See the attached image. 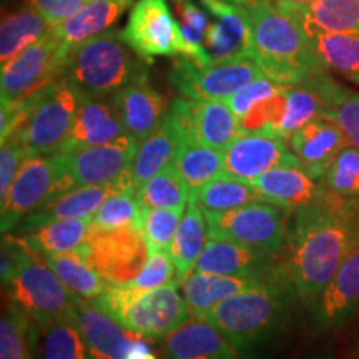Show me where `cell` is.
I'll list each match as a JSON object with an SVG mask.
<instances>
[{"mask_svg": "<svg viewBox=\"0 0 359 359\" xmlns=\"http://www.w3.org/2000/svg\"><path fill=\"white\" fill-rule=\"evenodd\" d=\"M359 243V200L326 195L294 212L286 243L285 271L309 308Z\"/></svg>", "mask_w": 359, "mask_h": 359, "instance_id": "1", "label": "cell"}, {"mask_svg": "<svg viewBox=\"0 0 359 359\" xmlns=\"http://www.w3.org/2000/svg\"><path fill=\"white\" fill-rule=\"evenodd\" d=\"M294 296L283 264L263 285L215 304L200 320L218 327L241 359H258L285 333Z\"/></svg>", "mask_w": 359, "mask_h": 359, "instance_id": "2", "label": "cell"}, {"mask_svg": "<svg viewBox=\"0 0 359 359\" xmlns=\"http://www.w3.org/2000/svg\"><path fill=\"white\" fill-rule=\"evenodd\" d=\"M246 7L253 20V60L264 77L294 87L326 70L314 55L306 30L290 12L269 0Z\"/></svg>", "mask_w": 359, "mask_h": 359, "instance_id": "3", "label": "cell"}, {"mask_svg": "<svg viewBox=\"0 0 359 359\" xmlns=\"http://www.w3.org/2000/svg\"><path fill=\"white\" fill-rule=\"evenodd\" d=\"M148 65L125 42L122 30L110 29L70 50L60 79L85 97L110 98L127 85L147 79Z\"/></svg>", "mask_w": 359, "mask_h": 359, "instance_id": "4", "label": "cell"}, {"mask_svg": "<svg viewBox=\"0 0 359 359\" xmlns=\"http://www.w3.org/2000/svg\"><path fill=\"white\" fill-rule=\"evenodd\" d=\"M92 303L125 330L145 339L167 338L191 316L185 296L178 293L177 281L145 291L127 283H110Z\"/></svg>", "mask_w": 359, "mask_h": 359, "instance_id": "5", "label": "cell"}, {"mask_svg": "<svg viewBox=\"0 0 359 359\" xmlns=\"http://www.w3.org/2000/svg\"><path fill=\"white\" fill-rule=\"evenodd\" d=\"M6 288L11 303L39 327L57 320L77 318V294L67 288L42 255L30 250L22 236L15 273Z\"/></svg>", "mask_w": 359, "mask_h": 359, "instance_id": "6", "label": "cell"}, {"mask_svg": "<svg viewBox=\"0 0 359 359\" xmlns=\"http://www.w3.org/2000/svg\"><path fill=\"white\" fill-rule=\"evenodd\" d=\"M85 95L64 79L40 90L35 109L19 130L30 155H57L69 138Z\"/></svg>", "mask_w": 359, "mask_h": 359, "instance_id": "7", "label": "cell"}, {"mask_svg": "<svg viewBox=\"0 0 359 359\" xmlns=\"http://www.w3.org/2000/svg\"><path fill=\"white\" fill-rule=\"evenodd\" d=\"M74 188L77 187L62 167L60 156L30 155L17 173L7 200L0 205L2 235L12 233L34 210Z\"/></svg>", "mask_w": 359, "mask_h": 359, "instance_id": "8", "label": "cell"}, {"mask_svg": "<svg viewBox=\"0 0 359 359\" xmlns=\"http://www.w3.org/2000/svg\"><path fill=\"white\" fill-rule=\"evenodd\" d=\"M285 213L280 206L259 200L228 212H205V217L210 238L280 255L290 233Z\"/></svg>", "mask_w": 359, "mask_h": 359, "instance_id": "9", "label": "cell"}, {"mask_svg": "<svg viewBox=\"0 0 359 359\" xmlns=\"http://www.w3.org/2000/svg\"><path fill=\"white\" fill-rule=\"evenodd\" d=\"M264 77L253 58L200 65L185 55H178L170 69V85L187 98L195 100H226Z\"/></svg>", "mask_w": 359, "mask_h": 359, "instance_id": "10", "label": "cell"}, {"mask_svg": "<svg viewBox=\"0 0 359 359\" xmlns=\"http://www.w3.org/2000/svg\"><path fill=\"white\" fill-rule=\"evenodd\" d=\"M90 266L110 283H128L137 278L150 258V248L137 226L93 230L77 250Z\"/></svg>", "mask_w": 359, "mask_h": 359, "instance_id": "11", "label": "cell"}, {"mask_svg": "<svg viewBox=\"0 0 359 359\" xmlns=\"http://www.w3.org/2000/svg\"><path fill=\"white\" fill-rule=\"evenodd\" d=\"M67 55L69 52L55 30H52L40 42L30 45L15 58L2 65L0 72L2 100H22L40 92L53 80L60 79Z\"/></svg>", "mask_w": 359, "mask_h": 359, "instance_id": "12", "label": "cell"}, {"mask_svg": "<svg viewBox=\"0 0 359 359\" xmlns=\"http://www.w3.org/2000/svg\"><path fill=\"white\" fill-rule=\"evenodd\" d=\"M122 37L147 64L158 57H178L185 52L182 29L167 0H137Z\"/></svg>", "mask_w": 359, "mask_h": 359, "instance_id": "13", "label": "cell"}, {"mask_svg": "<svg viewBox=\"0 0 359 359\" xmlns=\"http://www.w3.org/2000/svg\"><path fill=\"white\" fill-rule=\"evenodd\" d=\"M168 120L183 143L224 150L240 135V120L224 100L175 98Z\"/></svg>", "mask_w": 359, "mask_h": 359, "instance_id": "14", "label": "cell"}, {"mask_svg": "<svg viewBox=\"0 0 359 359\" xmlns=\"http://www.w3.org/2000/svg\"><path fill=\"white\" fill-rule=\"evenodd\" d=\"M294 163L299 160L290 150L286 138L269 133H240L224 148L222 177L251 183L269 170Z\"/></svg>", "mask_w": 359, "mask_h": 359, "instance_id": "15", "label": "cell"}, {"mask_svg": "<svg viewBox=\"0 0 359 359\" xmlns=\"http://www.w3.org/2000/svg\"><path fill=\"white\" fill-rule=\"evenodd\" d=\"M130 190H135V183L132 175H130V170L118 180L111 183H105V185L77 187L72 191H67L64 195L47 201L40 208L27 215L12 233L22 236L34 230H39L43 224L58 222V219L92 218L103 201L109 200L110 196Z\"/></svg>", "mask_w": 359, "mask_h": 359, "instance_id": "16", "label": "cell"}, {"mask_svg": "<svg viewBox=\"0 0 359 359\" xmlns=\"http://www.w3.org/2000/svg\"><path fill=\"white\" fill-rule=\"evenodd\" d=\"M137 148L138 140L127 133L105 145L57 155L75 187L105 185L128 172Z\"/></svg>", "mask_w": 359, "mask_h": 359, "instance_id": "17", "label": "cell"}, {"mask_svg": "<svg viewBox=\"0 0 359 359\" xmlns=\"http://www.w3.org/2000/svg\"><path fill=\"white\" fill-rule=\"evenodd\" d=\"M313 323L321 331L339 330L359 309V243L349 251L333 280L311 306Z\"/></svg>", "mask_w": 359, "mask_h": 359, "instance_id": "18", "label": "cell"}, {"mask_svg": "<svg viewBox=\"0 0 359 359\" xmlns=\"http://www.w3.org/2000/svg\"><path fill=\"white\" fill-rule=\"evenodd\" d=\"M349 143L346 133L330 115L318 116L290 135L288 147L302 167L323 182L327 168Z\"/></svg>", "mask_w": 359, "mask_h": 359, "instance_id": "19", "label": "cell"}, {"mask_svg": "<svg viewBox=\"0 0 359 359\" xmlns=\"http://www.w3.org/2000/svg\"><path fill=\"white\" fill-rule=\"evenodd\" d=\"M278 255L251 248L235 241L212 238L205 246L196 273L223 276H268L283 263L276 262Z\"/></svg>", "mask_w": 359, "mask_h": 359, "instance_id": "20", "label": "cell"}, {"mask_svg": "<svg viewBox=\"0 0 359 359\" xmlns=\"http://www.w3.org/2000/svg\"><path fill=\"white\" fill-rule=\"evenodd\" d=\"M251 183L263 201L280 206L285 212H296L326 195L323 182L313 178L299 163L281 165Z\"/></svg>", "mask_w": 359, "mask_h": 359, "instance_id": "21", "label": "cell"}, {"mask_svg": "<svg viewBox=\"0 0 359 359\" xmlns=\"http://www.w3.org/2000/svg\"><path fill=\"white\" fill-rule=\"evenodd\" d=\"M111 102L127 132L137 138L138 143L167 120L170 110L165 97L148 83V77L116 92Z\"/></svg>", "mask_w": 359, "mask_h": 359, "instance_id": "22", "label": "cell"}, {"mask_svg": "<svg viewBox=\"0 0 359 359\" xmlns=\"http://www.w3.org/2000/svg\"><path fill=\"white\" fill-rule=\"evenodd\" d=\"M77 326L90 359H125L130 344L142 338L98 309L92 302L77 296Z\"/></svg>", "mask_w": 359, "mask_h": 359, "instance_id": "23", "label": "cell"}, {"mask_svg": "<svg viewBox=\"0 0 359 359\" xmlns=\"http://www.w3.org/2000/svg\"><path fill=\"white\" fill-rule=\"evenodd\" d=\"M127 133L122 118L116 114L111 97H85L74 128L58 154H72L83 148L105 145Z\"/></svg>", "mask_w": 359, "mask_h": 359, "instance_id": "24", "label": "cell"}, {"mask_svg": "<svg viewBox=\"0 0 359 359\" xmlns=\"http://www.w3.org/2000/svg\"><path fill=\"white\" fill-rule=\"evenodd\" d=\"M165 359H241L235 346L208 321H187L165 339Z\"/></svg>", "mask_w": 359, "mask_h": 359, "instance_id": "25", "label": "cell"}, {"mask_svg": "<svg viewBox=\"0 0 359 359\" xmlns=\"http://www.w3.org/2000/svg\"><path fill=\"white\" fill-rule=\"evenodd\" d=\"M283 264L275 273L280 271ZM275 273L268 276H223V275H206V273H193L187 278L183 285V296H185L190 313L195 318H203L215 304L224 302L230 296L243 293L246 290L257 288L268 281Z\"/></svg>", "mask_w": 359, "mask_h": 359, "instance_id": "26", "label": "cell"}, {"mask_svg": "<svg viewBox=\"0 0 359 359\" xmlns=\"http://www.w3.org/2000/svg\"><path fill=\"white\" fill-rule=\"evenodd\" d=\"M128 7L123 0H88L74 17L53 30L70 53L87 40L110 30Z\"/></svg>", "mask_w": 359, "mask_h": 359, "instance_id": "27", "label": "cell"}, {"mask_svg": "<svg viewBox=\"0 0 359 359\" xmlns=\"http://www.w3.org/2000/svg\"><path fill=\"white\" fill-rule=\"evenodd\" d=\"M208 233L205 212L198 203L190 198L187 205V212L182 217L178 230L170 246V257H172L175 266H177V283L182 285L183 281L195 271L201 255H203Z\"/></svg>", "mask_w": 359, "mask_h": 359, "instance_id": "28", "label": "cell"}, {"mask_svg": "<svg viewBox=\"0 0 359 359\" xmlns=\"http://www.w3.org/2000/svg\"><path fill=\"white\" fill-rule=\"evenodd\" d=\"M303 29L359 35V0H316L304 7H281Z\"/></svg>", "mask_w": 359, "mask_h": 359, "instance_id": "29", "label": "cell"}, {"mask_svg": "<svg viewBox=\"0 0 359 359\" xmlns=\"http://www.w3.org/2000/svg\"><path fill=\"white\" fill-rule=\"evenodd\" d=\"M182 143V138L175 132L167 116V120L154 133L138 143L137 154L130 165V175L133 178L135 188L173 165Z\"/></svg>", "mask_w": 359, "mask_h": 359, "instance_id": "30", "label": "cell"}, {"mask_svg": "<svg viewBox=\"0 0 359 359\" xmlns=\"http://www.w3.org/2000/svg\"><path fill=\"white\" fill-rule=\"evenodd\" d=\"M53 30V25L34 7L25 6L8 13L0 25V62L7 64L30 45L37 43Z\"/></svg>", "mask_w": 359, "mask_h": 359, "instance_id": "31", "label": "cell"}, {"mask_svg": "<svg viewBox=\"0 0 359 359\" xmlns=\"http://www.w3.org/2000/svg\"><path fill=\"white\" fill-rule=\"evenodd\" d=\"M314 55L326 70L359 85V35L308 30Z\"/></svg>", "mask_w": 359, "mask_h": 359, "instance_id": "32", "label": "cell"}, {"mask_svg": "<svg viewBox=\"0 0 359 359\" xmlns=\"http://www.w3.org/2000/svg\"><path fill=\"white\" fill-rule=\"evenodd\" d=\"M45 262L57 273L62 283L72 293L79 298L93 302L103 291L109 288L110 281L103 278L97 269L90 266V263L80 251H67V253L48 255L43 257Z\"/></svg>", "mask_w": 359, "mask_h": 359, "instance_id": "33", "label": "cell"}, {"mask_svg": "<svg viewBox=\"0 0 359 359\" xmlns=\"http://www.w3.org/2000/svg\"><path fill=\"white\" fill-rule=\"evenodd\" d=\"M90 231H92V218L58 219L43 224L39 230L22 235V238L35 253L48 257V255L79 250L88 238Z\"/></svg>", "mask_w": 359, "mask_h": 359, "instance_id": "34", "label": "cell"}, {"mask_svg": "<svg viewBox=\"0 0 359 359\" xmlns=\"http://www.w3.org/2000/svg\"><path fill=\"white\" fill-rule=\"evenodd\" d=\"M224 150L201 143H182L173 167L182 175L190 191H195L212 180L222 177Z\"/></svg>", "mask_w": 359, "mask_h": 359, "instance_id": "35", "label": "cell"}, {"mask_svg": "<svg viewBox=\"0 0 359 359\" xmlns=\"http://www.w3.org/2000/svg\"><path fill=\"white\" fill-rule=\"evenodd\" d=\"M190 198L195 203H198L203 212H228V210H235L243 205L253 203V201H259L262 196L253 187V183L218 177L198 190L191 191Z\"/></svg>", "mask_w": 359, "mask_h": 359, "instance_id": "36", "label": "cell"}, {"mask_svg": "<svg viewBox=\"0 0 359 359\" xmlns=\"http://www.w3.org/2000/svg\"><path fill=\"white\" fill-rule=\"evenodd\" d=\"M39 326L11 303L0 320V359H34Z\"/></svg>", "mask_w": 359, "mask_h": 359, "instance_id": "37", "label": "cell"}, {"mask_svg": "<svg viewBox=\"0 0 359 359\" xmlns=\"http://www.w3.org/2000/svg\"><path fill=\"white\" fill-rule=\"evenodd\" d=\"M135 193L145 208L183 210L191 196L190 188L173 165L135 188Z\"/></svg>", "mask_w": 359, "mask_h": 359, "instance_id": "38", "label": "cell"}, {"mask_svg": "<svg viewBox=\"0 0 359 359\" xmlns=\"http://www.w3.org/2000/svg\"><path fill=\"white\" fill-rule=\"evenodd\" d=\"M75 320H57L39 327L40 359H90Z\"/></svg>", "mask_w": 359, "mask_h": 359, "instance_id": "39", "label": "cell"}, {"mask_svg": "<svg viewBox=\"0 0 359 359\" xmlns=\"http://www.w3.org/2000/svg\"><path fill=\"white\" fill-rule=\"evenodd\" d=\"M145 206L138 200L135 190L118 193L102 203L92 217L93 230H116V228H142Z\"/></svg>", "mask_w": 359, "mask_h": 359, "instance_id": "40", "label": "cell"}, {"mask_svg": "<svg viewBox=\"0 0 359 359\" xmlns=\"http://www.w3.org/2000/svg\"><path fill=\"white\" fill-rule=\"evenodd\" d=\"M331 195L346 200H359V148L348 143L336 156L323 178Z\"/></svg>", "mask_w": 359, "mask_h": 359, "instance_id": "41", "label": "cell"}, {"mask_svg": "<svg viewBox=\"0 0 359 359\" xmlns=\"http://www.w3.org/2000/svg\"><path fill=\"white\" fill-rule=\"evenodd\" d=\"M288 88L281 90L276 95L259 102L253 109L240 118V133H269L281 137V122L286 110V93Z\"/></svg>", "mask_w": 359, "mask_h": 359, "instance_id": "42", "label": "cell"}, {"mask_svg": "<svg viewBox=\"0 0 359 359\" xmlns=\"http://www.w3.org/2000/svg\"><path fill=\"white\" fill-rule=\"evenodd\" d=\"M183 210L145 208L142 219V233L151 251H168L175 233L182 222Z\"/></svg>", "mask_w": 359, "mask_h": 359, "instance_id": "43", "label": "cell"}, {"mask_svg": "<svg viewBox=\"0 0 359 359\" xmlns=\"http://www.w3.org/2000/svg\"><path fill=\"white\" fill-rule=\"evenodd\" d=\"M177 281V266H175L170 251H151L150 258L142 273L127 285L135 290H155L168 283Z\"/></svg>", "mask_w": 359, "mask_h": 359, "instance_id": "44", "label": "cell"}, {"mask_svg": "<svg viewBox=\"0 0 359 359\" xmlns=\"http://www.w3.org/2000/svg\"><path fill=\"white\" fill-rule=\"evenodd\" d=\"M29 156L30 154L25 143L22 142L19 132L2 142V148H0V201L2 203L7 200L17 173L20 172L22 165Z\"/></svg>", "mask_w": 359, "mask_h": 359, "instance_id": "45", "label": "cell"}, {"mask_svg": "<svg viewBox=\"0 0 359 359\" xmlns=\"http://www.w3.org/2000/svg\"><path fill=\"white\" fill-rule=\"evenodd\" d=\"M286 85L276 83L275 80L268 79V77H262L258 80H255L253 83H250L248 87H245L243 90L235 93V95L226 98L228 107L235 111V115L238 116V120L243 116L246 111H250L255 105H258L259 102L266 100V98L276 95L280 93L281 90H285Z\"/></svg>", "mask_w": 359, "mask_h": 359, "instance_id": "46", "label": "cell"}, {"mask_svg": "<svg viewBox=\"0 0 359 359\" xmlns=\"http://www.w3.org/2000/svg\"><path fill=\"white\" fill-rule=\"evenodd\" d=\"M88 0H25V6L39 11L53 27L74 17Z\"/></svg>", "mask_w": 359, "mask_h": 359, "instance_id": "47", "label": "cell"}, {"mask_svg": "<svg viewBox=\"0 0 359 359\" xmlns=\"http://www.w3.org/2000/svg\"><path fill=\"white\" fill-rule=\"evenodd\" d=\"M330 116H333L343 128L349 143L359 148V93H349Z\"/></svg>", "mask_w": 359, "mask_h": 359, "instance_id": "48", "label": "cell"}, {"mask_svg": "<svg viewBox=\"0 0 359 359\" xmlns=\"http://www.w3.org/2000/svg\"><path fill=\"white\" fill-rule=\"evenodd\" d=\"M143 339L145 338H138V339H135L132 344H130L125 359H158L155 356V353L151 351V348L148 346L147 341H143Z\"/></svg>", "mask_w": 359, "mask_h": 359, "instance_id": "49", "label": "cell"}, {"mask_svg": "<svg viewBox=\"0 0 359 359\" xmlns=\"http://www.w3.org/2000/svg\"><path fill=\"white\" fill-rule=\"evenodd\" d=\"M269 2L281 7H304V6H309V4L316 2V0H269Z\"/></svg>", "mask_w": 359, "mask_h": 359, "instance_id": "50", "label": "cell"}, {"mask_svg": "<svg viewBox=\"0 0 359 359\" xmlns=\"http://www.w3.org/2000/svg\"><path fill=\"white\" fill-rule=\"evenodd\" d=\"M226 2H233V4H240V6H253V4L259 2V0H226Z\"/></svg>", "mask_w": 359, "mask_h": 359, "instance_id": "51", "label": "cell"}, {"mask_svg": "<svg viewBox=\"0 0 359 359\" xmlns=\"http://www.w3.org/2000/svg\"><path fill=\"white\" fill-rule=\"evenodd\" d=\"M358 359H359V351H358Z\"/></svg>", "mask_w": 359, "mask_h": 359, "instance_id": "52", "label": "cell"}]
</instances>
